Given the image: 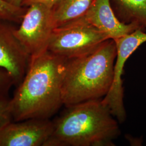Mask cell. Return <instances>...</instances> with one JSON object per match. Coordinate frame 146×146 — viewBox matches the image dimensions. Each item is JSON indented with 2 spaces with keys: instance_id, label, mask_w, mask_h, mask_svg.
Listing matches in <instances>:
<instances>
[{
  "instance_id": "6",
  "label": "cell",
  "mask_w": 146,
  "mask_h": 146,
  "mask_svg": "<svg viewBox=\"0 0 146 146\" xmlns=\"http://www.w3.org/2000/svg\"><path fill=\"white\" fill-rule=\"evenodd\" d=\"M117 55L114 67V78L110 91L102 102L120 123L126 119L123 104V88L122 75L127 60L136 50L146 42V31L139 28L130 34L114 40Z\"/></svg>"
},
{
  "instance_id": "3",
  "label": "cell",
  "mask_w": 146,
  "mask_h": 146,
  "mask_svg": "<svg viewBox=\"0 0 146 146\" xmlns=\"http://www.w3.org/2000/svg\"><path fill=\"white\" fill-rule=\"evenodd\" d=\"M117 51L108 39L88 55L67 60L63 78V104L66 107L106 96L112 85Z\"/></svg>"
},
{
  "instance_id": "15",
  "label": "cell",
  "mask_w": 146,
  "mask_h": 146,
  "mask_svg": "<svg viewBox=\"0 0 146 146\" xmlns=\"http://www.w3.org/2000/svg\"><path fill=\"white\" fill-rule=\"evenodd\" d=\"M58 0H23L21 6L28 7L34 3H41L52 8Z\"/></svg>"
},
{
  "instance_id": "8",
  "label": "cell",
  "mask_w": 146,
  "mask_h": 146,
  "mask_svg": "<svg viewBox=\"0 0 146 146\" xmlns=\"http://www.w3.org/2000/svg\"><path fill=\"white\" fill-rule=\"evenodd\" d=\"M3 22L0 21V69L19 86L26 74L31 56L15 36V28Z\"/></svg>"
},
{
  "instance_id": "1",
  "label": "cell",
  "mask_w": 146,
  "mask_h": 146,
  "mask_svg": "<svg viewBox=\"0 0 146 146\" xmlns=\"http://www.w3.org/2000/svg\"><path fill=\"white\" fill-rule=\"evenodd\" d=\"M67 61L48 50L31 58L26 74L11 100L13 120L49 119L60 108Z\"/></svg>"
},
{
  "instance_id": "14",
  "label": "cell",
  "mask_w": 146,
  "mask_h": 146,
  "mask_svg": "<svg viewBox=\"0 0 146 146\" xmlns=\"http://www.w3.org/2000/svg\"><path fill=\"white\" fill-rule=\"evenodd\" d=\"M13 85H14V82L9 74L0 69V96L5 97Z\"/></svg>"
},
{
  "instance_id": "10",
  "label": "cell",
  "mask_w": 146,
  "mask_h": 146,
  "mask_svg": "<svg viewBox=\"0 0 146 146\" xmlns=\"http://www.w3.org/2000/svg\"><path fill=\"white\" fill-rule=\"evenodd\" d=\"M112 8L123 23H135L146 31V0H110Z\"/></svg>"
},
{
  "instance_id": "7",
  "label": "cell",
  "mask_w": 146,
  "mask_h": 146,
  "mask_svg": "<svg viewBox=\"0 0 146 146\" xmlns=\"http://www.w3.org/2000/svg\"><path fill=\"white\" fill-rule=\"evenodd\" d=\"M53 128L49 119L11 122L0 131V146H44Z\"/></svg>"
},
{
  "instance_id": "9",
  "label": "cell",
  "mask_w": 146,
  "mask_h": 146,
  "mask_svg": "<svg viewBox=\"0 0 146 146\" xmlns=\"http://www.w3.org/2000/svg\"><path fill=\"white\" fill-rule=\"evenodd\" d=\"M84 16L90 23L114 40L142 28L135 23H125L120 21L110 0H93Z\"/></svg>"
},
{
  "instance_id": "5",
  "label": "cell",
  "mask_w": 146,
  "mask_h": 146,
  "mask_svg": "<svg viewBox=\"0 0 146 146\" xmlns=\"http://www.w3.org/2000/svg\"><path fill=\"white\" fill-rule=\"evenodd\" d=\"M55 28L52 8L34 3L27 7L21 26L15 28L14 34L31 58H34L47 50Z\"/></svg>"
},
{
  "instance_id": "16",
  "label": "cell",
  "mask_w": 146,
  "mask_h": 146,
  "mask_svg": "<svg viewBox=\"0 0 146 146\" xmlns=\"http://www.w3.org/2000/svg\"><path fill=\"white\" fill-rule=\"evenodd\" d=\"M8 2H10L11 4L17 6H21L23 0H7Z\"/></svg>"
},
{
  "instance_id": "11",
  "label": "cell",
  "mask_w": 146,
  "mask_h": 146,
  "mask_svg": "<svg viewBox=\"0 0 146 146\" xmlns=\"http://www.w3.org/2000/svg\"><path fill=\"white\" fill-rule=\"evenodd\" d=\"M93 0H58L52 7L55 28L85 15Z\"/></svg>"
},
{
  "instance_id": "2",
  "label": "cell",
  "mask_w": 146,
  "mask_h": 146,
  "mask_svg": "<svg viewBox=\"0 0 146 146\" xmlns=\"http://www.w3.org/2000/svg\"><path fill=\"white\" fill-rule=\"evenodd\" d=\"M53 122L44 146H112L121 134L118 122L102 100H91L67 107Z\"/></svg>"
},
{
  "instance_id": "4",
  "label": "cell",
  "mask_w": 146,
  "mask_h": 146,
  "mask_svg": "<svg viewBox=\"0 0 146 146\" xmlns=\"http://www.w3.org/2000/svg\"><path fill=\"white\" fill-rule=\"evenodd\" d=\"M108 39L83 16L55 28L47 50L69 60L88 55Z\"/></svg>"
},
{
  "instance_id": "12",
  "label": "cell",
  "mask_w": 146,
  "mask_h": 146,
  "mask_svg": "<svg viewBox=\"0 0 146 146\" xmlns=\"http://www.w3.org/2000/svg\"><path fill=\"white\" fill-rule=\"evenodd\" d=\"M27 7L14 5L7 0H0V21L21 23Z\"/></svg>"
},
{
  "instance_id": "13",
  "label": "cell",
  "mask_w": 146,
  "mask_h": 146,
  "mask_svg": "<svg viewBox=\"0 0 146 146\" xmlns=\"http://www.w3.org/2000/svg\"><path fill=\"white\" fill-rule=\"evenodd\" d=\"M12 120L11 100L0 96V131Z\"/></svg>"
}]
</instances>
